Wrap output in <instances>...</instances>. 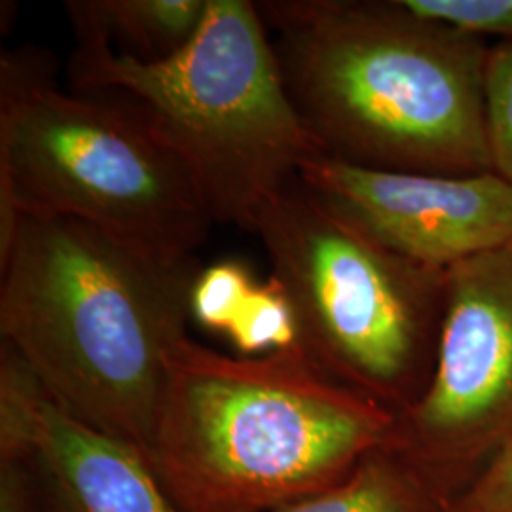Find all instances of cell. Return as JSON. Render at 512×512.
<instances>
[{
    "label": "cell",
    "instance_id": "cell-1",
    "mask_svg": "<svg viewBox=\"0 0 512 512\" xmlns=\"http://www.w3.org/2000/svg\"><path fill=\"white\" fill-rule=\"evenodd\" d=\"M198 258L84 220L18 213L0 236V336L59 408L147 454Z\"/></svg>",
    "mask_w": 512,
    "mask_h": 512
},
{
    "label": "cell",
    "instance_id": "cell-2",
    "mask_svg": "<svg viewBox=\"0 0 512 512\" xmlns=\"http://www.w3.org/2000/svg\"><path fill=\"white\" fill-rule=\"evenodd\" d=\"M256 6L293 105L325 156L397 173L494 171L486 38L403 0Z\"/></svg>",
    "mask_w": 512,
    "mask_h": 512
},
{
    "label": "cell",
    "instance_id": "cell-3",
    "mask_svg": "<svg viewBox=\"0 0 512 512\" xmlns=\"http://www.w3.org/2000/svg\"><path fill=\"white\" fill-rule=\"evenodd\" d=\"M395 423L300 348L232 357L186 336L145 458L181 512H274L346 480Z\"/></svg>",
    "mask_w": 512,
    "mask_h": 512
},
{
    "label": "cell",
    "instance_id": "cell-4",
    "mask_svg": "<svg viewBox=\"0 0 512 512\" xmlns=\"http://www.w3.org/2000/svg\"><path fill=\"white\" fill-rule=\"evenodd\" d=\"M69 76L76 92L116 95L145 118L215 224L253 232L262 207L325 156L293 105L256 2L209 0L196 37L154 63L78 44Z\"/></svg>",
    "mask_w": 512,
    "mask_h": 512
},
{
    "label": "cell",
    "instance_id": "cell-5",
    "mask_svg": "<svg viewBox=\"0 0 512 512\" xmlns=\"http://www.w3.org/2000/svg\"><path fill=\"white\" fill-rule=\"evenodd\" d=\"M16 213L84 220L131 245L190 260L215 224L179 158L110 93H67L52 57L0 59V236Z\"/></svg>",
    "mask_w": 512,
    "mask_h": 512
},
{
    "label": "cell",
    "instance_id": "cell-6",
    "mask_svg": "<svg viewBox=\"0 0 512 512\" xmlns=\"http://www.w3.org/2000/svg\"><path fill=\"white\" fill-rule=\"evenodd\" d=\"M253 234L311 363L395 416L418 403L437 365L448 270L387 249L300 177L262 207Z\"/></svg>",
    "mask_w": 512,
    "mask_h": 512
},
{
    "label": "cell",
    "instance_id": "cell-7",
    "mask_svg": "<svg viewBox=\"0 0 512 512\" xmlns=\"http://www.w3.org/2000/svg\"><path fill=\"white\" fill-rule=\"evenodd\" d=\"M512 433V239L448 270L437 365L387 442L452 503Z\"/></svg>",
    "mask_w": 512,
    "mask_h": 512
},
{
    "label": "cell",
    "instance_id": "cell-8",
    "mask_svg": "<svg viewBox=\"0 0 512 512\" xmlns=\"http://www.w3.org/2000/svg\"><path fill=\"white\" fill-rule=\"evenodd\" d=\"M300 179L387 249L450 270L512 239V184L495 171L429 175L319 156Z\"/></svg>",
    "mask_w": 512,
    "mask_h": 512
},
{
    "label": "cell",
    "instance_id": "cell-9",
    "mask_svg": "<svg viewBox=\"0 0 512 512\" xmlns=\"http://www.w3.org/2000/svg\"><path fill=\"white\" fill-rule=\"evenodd\" d=\"M0 456L31 473L42 512H181L145 454L76 420L0 344Z\"/></svg>",
    "mask_w": 512,
    "mask_h": 512
},
{
    "label": "cell",
    "instance_id": "cell-10",
    "mask_svg": "<svg viewBox=\"0 0 512 512\" xmlns=\"http://www.w3.org/2000/svg\"><path fill=\"white\" fill-rule=\"evenodd\" d=\"M65 12L78 44H107L116 54L154 63L196 37L209 0H71Z\"/></svg>",
    "mask_w": 512,
    "mask_h": 512
},
{
    "label": "cell",
    "instance_id": "cell-11",
    "mask_svg": "<svg viewBox=\"0 0 512 512\" xmlns=\"http://www.w3.org/2000/svg\"><path fill=\"white\" fill-rule=\"evenodd\" d=\"M454 503L385 444L340 484L274 512H452Z\"/></svg>",
    "mask_w": 512,
    "mask_h": 512
},
{
    "label": "cell",
    "instance_id": "cell-12",
    "mask_svg": "<svg viewBox=\"0 0 512 512\" xmlns=\"http://www.w3.org/2000/svg\"><path fill=\"white\" fill-rule=\"evenodd\" d=\"M228 338L243 357L300 348L293 304L275 277L256 285Z\"/></svg>",
    "mask_w": 512,
    "mask_h": 512
},
{
    "label": "cell",
    "instance_id": "cell-13",
    "mask_svg": "<svg viewBox=\"0 0 512 512\" xmlns=\"http://www.w3.org/2000/svg\"><path fill=\"white\" fill-rule=\"evenodd\" d=\"M258 281L239 260H220L202 268L190 293V315L202 327L230 334Z\"/></svg>",
    "mask_w": 512,
    "mask_h": 512
},
{
    "label": "cell",
    "instance_id": "cell-14",
    "mask_svg": "<svg viewBox=\"0 0 512 512\" xmlns=\"http://www.w3.org/2000/svg\"><path fill=\"white\" fill-rule=\"evenodd\" d=\"M486 110L494 171L512 184V42H495L490 48Z\"/></svg>",
    "mask_w": 512,
    "mask_h": 512
},
{
    "label": "cell",
    "instance_id": "cell-15",
    "mask_svg": "<svg viewBox=\"0 0 512 512\" xmlns=\"http://www.w3.org/2000/svg\"><path fill=\"white\" fill-rule=\"evenodd\" d=\"M421 16L442 19L463 31L512 42V0H403Z\"/></svg>",
    "mask_w": 512,
    "mask_h": 512
},
{
    "label": "cell",
    "instance_id": "cell-16",
    "mask_svg": "<svg viewBox=\"0 0 512 512\" xmlns=\"http://www.w3.org/2000/svg\"><path fill=\"white\" fill-rule=\"evenodd\" d=\"M452 512H512V433L475 482L454 501Z\"/></svg>",
    "mask_w": 512,
    "mask_h": 512
},
{
    "label": "cell",
    "instance_id": "cell-17",
    "mask_svg": "<svg viewBox=\"0 0 512 512\" xmlns=\"http://www.w3.org/2000/svg\"><path fill=\"white\" fill-rule=\"evenodd\" d=\"M0 512H42L31 473L10 456H0Z\"/></svg>",
    "mask_w": 512,
    "mask_h": 512
}]
</instances>
